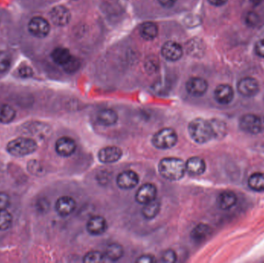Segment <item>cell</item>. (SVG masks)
<instances>
[{
	"label": "cell",
	"instance_id": "obj_1",
	"mask_svg": "<svg viewBox=\"0 0 264 263\" xmlns=\"http://www.w3.org/2000/svg\"><path fill=\"white\" fill-rule=\"evenodd\" d=\"M158 172L162 178L169 181H179L186 172L185 163L180 158H164L158 164Z\"/></svg>",
	"mask_w": 264,
	"mask_h": 263
},
{
	"label": "cell",
	"instance_id": "obj_2",
	"mask_svg": "<svg viewBox=\"0 0 264 263\" xmlns=\"http://www.w3.org/2000/svg\"><path fill=\"white\" fill-rule=\"evenodd\" d=\"M188 134L196 143L203 145L214 139L210 121L203 118L193 119L188 126Z\"/></svg>",
	"mask_w": 264,
	"mask_h": 263
},
{
	"label": "cell",
	"instance_id": "obj_3",
	"mask_svg": "<svg viewBox=\"0 0 264 263\" xmlns=\"http://www.w3.org/2000/svg\"><path fill=\"white\" fill-rule=\"evenodd\" d=\"M37 143L34 139L28 137H19L10 140L7 144V151L12 156H27L34 153L37 150Z\"/></svg>",
	"mask_w": 264,
	"mask_h": 263
},
{
	"label": "cell",
	"instance_id": "obj_4",
	"mask_svg": "<svg viewBox=\"0 0 264 263\" xmlns=\"http://www.w3.org/2000/svg\"><path fill=\"white\" fill-rule=\"evenodd\" d=\"M178 142V134L173 128H164L154 134L152 145L158 149H170L176 146Z\"/></svg>",
	"mask_w": 264,
	"mask_h": 263
},
{
	"label": "cell",
	"instance_id": "obj_5",
	"mask_svg": "<svg viewBox=\"0 0 264 263\" xmlns=\"http://www.w3.org/2000/svg\"><path fill=\"white\" fill-rule=\"evenodd\" d=\"M239 126L244 132L253 135L260 134L264 129L262 119L253 114H244L239 119Z\"/></svg>",
	"mask_w": 264,
	"mask_h": 263
},
{
	"label": "cell",
	"instance_id": "obj_6",
	"mask_svg": "<svg viewBox=\"0 0 264 263\" xmlns=\"http://www.w3.org/2000/svg\"><path fill=\"white\" fill-rule=\"evenodd\" d=\"M28 29L33 36L37 38H44L49 34L51 26L44 18L35 16L29 22Z\"/></svg>",
	"mask_w": 264,
	"mask_h": 263
},
{
	"label": "cell",
	"instance_id": "obj_7",
	"mask_svg": "<svg viewBox=\"0 0 264 263\" xmlns=\"http://www.w3.org/2000/svg\"><path fill=\"white\" fill-rule=\"evenodd\" d=\"M236 88L239 94L244 98H253L259 92V83L252 77H246L239 80Z\"/></svg>",
	"mask_w": 264,
	"mask_h": 263
},
{
	"label": "cell",
	"instance_id": "obj_8",
	"mask_svg": "<svg viewBox=\"0 0 264 263\" xmlns=\"http://www.w3.org/2000/svg\"><path fill=\"white\" fill-rule=\"evenodd\" d=\"M116 181H117V186L122 189H132L138 185L139 182V176L134 171H124L117 175Z\"/></svg>",
	"mask_w": 264,
	"mask_h": 263
},
{
	"label": "cell",
	"instance_id": "obj_9",
	"mask_svg": "<svg viewBox=\"0 0 264 263\" xmlns=\"http://www.w3.org/2000/svg\"><path fill=\"white\" fill-rule=\"evenodd\" d=\"M157 193L158 191L155 184L152 183H146L138 188L135 194V200L141 205H145L157 199Z\"/></svg>",
	"mask_w": 264,
	"mask_h": 263
},
{
	"label": "cell",
	"instance_id": "obj_10",
	"mask_svg": "<svg viewBox=\"0 0 264 263\" xmlns=\"http://www.w3.org/2000/svg\"><path fill=\"white\" fill-rule=\"evenodd\" d=\"M77 149L76 142L70 137H61L56 141L55 150L60 156H71Z\"/></svg>",
	"mask_w": 264,
	"mask_h": 263
},
{
	"label": "cell",
	"instance_id": "obj_11",
	"mask_svg": "<svg viewBox=\"0 0 264 263\" xmlns=\"http://www.w3.org/2000/svg\"><path fill=\"white\" fill-rule=\"evenodd\" d=\"M122 149L117 146H108L102 148L98 152V159L105 164L117 162L122 158Z\"/></svg>",
	"mask_w": 264,
	"mask_h": 263
},
{
	"label": "cell",
	"instance_id": "obj_12",
	"mask_svg": "<svg viewBox=\"0 0 264 263\" xmlns=\"http://www.w3.org/2000/svg\"><path fill=\"white\" fill-rule=\"evenodd\" d=\"M207 90V81L203 78L194 77L187 81L186 90L191 96L196 97V98L203 96Z\"/></svg>",
	"mask_w": 264,
	"mask_h": 263
},
{
	"label": "cell",
	"instance_id": "obj_13",
	"mask_svg": "<svg viewBox=\"0 0 264 263\" xmlns=\"http://www.w3.org/2000/svg\"><path fill=\"white\" fill-rule=\"evenodd\" d=\"M214 98L219 104L227 105L234 98V90L229 84H220L214 90Z\"/></svg>",
	"mask_w": 264,
	"mask_h": 263
},
{
	"label": "cell",
	"instance_id": "obj_14",
	"mask_svg": "<svg viewBox=\"0 0 264 263\" xmlns=\"http://www.w3.org/2000/svg\"><path fill=\"white\" fill-rule=\"evenodd\" d=\"M87 231L92 235H101L106 232L108 223L106 219L101 216H94L87 221Z\"/></svg>",
	"mask_w": 264,
	"mask_h": 263
},
{
	"label": "cell",
	"instance_id": "obj_15",
	"mask_svg": "<svg viewBox=\"0 0 264 263\" xmlns=\"http://www.w3.org/2000/svg\"><path fill=\"white\" fill-rule=\"evenodd\" d=\"M76 201L70 196H62L57 199L55 204L57 212L62 217L70 216L76 208Z\"/></svg>",
	"mask_w": 264,
	"mask_h": 263
},
{
	"label": "cell",
	"instance_id": "obj_16",
	"mask_svg": "<svg viewBox=\"0 0 264 263\" xmlns=\"http://www.w3.org/2000/svg\"><path fill=\"white\" fill-rule=\"evenodd\" d=\"M50 16L52 22L58 27L67 26L70 22V18H71L68 9L63 6H57L54 7L50 13Z\"/></svg>",
	"mask_w": 264,
	"mask_h": 263
},
{
	"label": "cell",
	"instance_id": "obj_17",
	"mask_svg": "<svg viewBox=\"0 0 264 263\" xmlns=\"http://www.w3.org/2000/svg\"><path fill=\"white\" fill-rule=\"evenodd\" d=\"M182 46L174 41H169L163 45L161 48V54L164 58L170 61H177L182 57Z\"/></svg>",
	"mask_w": 264,
	"mask_h": 263
},
{
	"label": "cell",
	"instance_id": "obj_18",
	"mask_svg": "<svg viewBox=\"0 0 264 263\" xmlns=\"http://www.w3.org/2000/svg\"><path fill=\"white\" fill-rule=\"evenodd\" d=\"M186 172L193 176L201 175L206 172V164L200 157H191L185 163Z\"/></svg>",
	"mask_w": 264,
	"mask_h": 263
},
{
	"label": "cell",
	"instance_id": "obj_19",
	"mask_svg": "<svg viewBox=\"0 0 264 263\" xmlns=\"http://www.w3.org/2000/svg\"><path fill=\"white\" fill-rule=\"evenodd\" d=\"M97 121L102 126L111 127L117 123L118 115L112 109H102L97 114Z\"/></svg>",
	"mask_w": 264,
	"mask_h": 263
},
{
	"label": "cell",
	"instance_id": "obj_20",
	"mask_svg": "<svg viewBox=\"0 0 264 263\" xmlns=\"http://www.w3.org/2000/svg\"><path fill=\"white\" fill-rule=\"evenodd\" d=\"M212 234V229L207 224L200 223L195 226L191 232V238L195 243H201L206 241Z\"/></svg>",
	"mask_w": 264,
	"mask_h": 263
},
{
	"label": "cell",
	"instance_id": "obj_21",
	"mask_svg": "<svg viewBox=\"0 0 264 263\" xmlns=\"http://www.w3.org/2000/svg\"><path fill=\"white\" fill-rule=\"evenodd\" d=\"M237 196L232 191H224L219 195L217 204L222 210H229L237 203Z\"/></svg>",
	"mask_w": 264,
	"mask_h": 263
},
{
	"label": "cell",
	"instance_id": "obj_22",
	"mask_svg": "<svg viewBox=\"0 0 264 263\" xmlns=\"http://www.w3.org/2000/svg\"><path fill=\"white\" fill-rule=\"evenodd\" d=\"M160 209H161V202L158 199H155L152 202L145 204L144 207L141 210V214L145 219L151 220L158 216Z\"/></svg>",
	"mask_w": 264,
	"mask_h": 263
},
{
	"label": "cell",
	"instance_id": "obj_23",
	"mask_svg": "<svg viewBox=\"0 0 264 263\" xmlns=\"http://www.w3.org/2000/svg\"><path fill=\"white\" fill-rule=\"evenodd\" d=\"M124 255V249L120 244L111 243L108 245L105 252V258L111 261L120 260Z\"/></svg>",
	"mask_w": 264,
	"mask_h": 263
},
{
	"label": "cell",
	"instance_id": "obj_24",
	"mask_svg": "<svg viewBox=\"0 0 264 263\" xmlns=\"http://www.w3.org/2000/svg\"><path fill=\"white\" fill-rule=\"evenodd\" d=\"M140 35L146 40H152L158 35V27L152 22H144L140 27Z\"/></svg>",
	"mask_w": 264,
	"mask_h": 263
},
{
	"label": "cell",
	"instance_id": "obj_25",
	"mask_svg": "<svg viewBox=\"0 0 264 263\" xmlns=\"http://www.w3.org/2000/svg\"><path fill=\"white\" fill-rule=\"evenodd\" d=\"M248 186L250 189L255 192L264 191V174L255 172L248 178Z\"/></svg>",
	"mask_w": 264,
	"mask_h": 263
},
{
	"label": "cell",
	"instance_id": "obj_26",
	"mask_svg": "<svg viewBox=\"0 0 264 263\" xmlns=\"http://www.w3.org/2000/svg\"><path fill=\"white\" fill-rule=\"evenodd\" d=\"M53 60L57 64L63 66L65 63H67L68 60L71 58V54L68 50L64 47H57L53 51L51 54Z\"/></svg>",
	"mask_w": 264,
	"mask_h": 263
},
{
	"label": "cell",
	"instance_id": "obj_27",
	"mask_svg": "<svg viewBox=\"0 0 264 263\" xmlns=\"http://www.w3.org/2000/svg\"><path fill=\"white\" fill-rule=\"evenodd\" d=\"M16 110L8 104L0 105V123L10 124L16 117Z\"/></svg>",
	"mask_w": 264,
	"mask_h": 263
},
{
	"label": "cell",
	"instance_id": "obj_28",
	"mask_svg": "<svg viewBox=\"0 0 264 263\" xmlns=\"http://www.w3.org/2000/svg\"><path fill=\"white\" fill-rule=\"evenodd\" d=\"M213 130L214 139H222L226 135L227 127L223 121L212 119L210 121Z\"/></svg>",
	"mask_w": 264,
	"mask_h": 263
},
{
	"label": "cell",
	"instance_id": "obj_29",
	"mask_svg": "<svg viewBox=\"0 0 264 263\" xmlns=\"http://www.w3.org/2000/svg\"><path fill=\"white\" fill-rule=\"evenodd\" d=\"M188 46V52L191 55L195 56V57H201L204 54L205 45L201 40L193 39V40H190Z\"/></svg>",
	"mask_w": 264,
	"mask_h": 263
},
{
	"label": "cell",
	"instance_id": "obj_30",
	"mask_svg": "<svg viewBox=\"0 0 264 263\" xmlns=\"http://www.w3.org/2000/svg\"><path fill=\"white\" fill-rule=\"evenodd\" d=\"M13 225V216L7 209H0V231L8 230Z\"/></svg>",
	"mask_w": 264,
	"mask_h": 263
},
{
	"label": "cell",
	"instance_id": "obj_31",
	"mask_svg": "<svg viewBox=\"0 0 264 263\" xmlns=\"http://www.w3.org/2000/svg\"><path fill=\"white\" fill-rule=\"evenodd\" d=\"M11 56L7 51H0V74L9 70L11 66Z\"/></svg>",
	"mask_w": 264,
	"mask_h": 263
},
{
	"label": "cell",
	"instance_id": "obj_32",
	"mask_svg": "<svg viewBox=\"0 0 264 263\" xmlns=\"http://www.w3.org/2000/svg\"><path fill=\"white\" fill-rule=\"evenodd\" d=\"M105 254L98 251H91L84 255L83 261L85 263H98L105 261Z\"/></svg>",
	"mask_w": 264,
	"mask_h": 263
},
{
	"label": "cell",
	"instance_id": "obj_33",
	"mask_svg": "<svg viewBox=\"0 0 264 263\" xmlns=\"http://www.w3.org/2000/svg\"><path fill=\"white\" fill-rule=\"evenodd\" d=\"M244 22L247 27H250V28H256L259 26L260 19H259V16L257 13L250 11L245 15Z\"/></svg>",
	"mask_w": 264,
	"mask_h": 263
},
{
	"label": "cell",
	"instance_id": "obj_34",
	"mask_svg": "<svg viewBox=\"0 0 264 263\" xmlns=\"http://www.w3.org/2000/svg\"><path fill=\"white\" fill-rule=\"evenodd\" d=\"M80 66H81V62L78 58L72 56L71 58L68 60L67 63L63 65V67L66 72L72 74V73L76 72L79 69Z\"/></svg>",
	"mask_w": 264,
	"mask_h": 263
},
{
	"label": "cell",
	"instance_id": "obj_35",
	"mask_svg": "<svg viewBox=\"0 0 264 263\" xmlns=\"http://www.w3.org/2000/svg\"><path fill=\"white\" fill-rule=\"evenodd\" d=\"M161 260L164 262L173 263L176 262L177 260V255L176 252L173 249H168V250L164 251L161 255Z\"/></svg>",
	"mask_w": 264,
	"mask_h": 263
},
{
	"label": "cell",
	"instance_id": "obj_36",
	"mask_svg": "<svg viewBox=\"0 0 264 263\" xmlns=\"http://www.w3.org/2000/svg\"><path fill=\"white\" fill-rule=\"evenodd\" d=\"M27 169H28L29 172L33 175H39L40 172H42L40 164H38V162L36 161H29Z\"/></svg>",
	"mask_w": 264,
	"mask_h": 263
},
{
	"label": "cell",
	"instance_id": "obj_37",
	"mask_svg": "<svg viewBox=\"0 0 264 263\" xmlns=\"http://www.w3.org/2000/svg\"><path fill=\"white\" fill-rule=\"evenodd\" d=\"M10 205V196L7 193L0 192V209H7Z\"/></svg>",
	"mask_w": 264,
	"mask_h": 263
},
{
	"label": "cell",
	"instance_id": "obj_38",
	"mask_svg": "<svg viewBox=\"0 0 264 263\" xmlns=\"http://www.w3.org/2000/svg\"><path fill=\"white\" fill-rule=\"evenodd\" d=\"M34 74V70L30 66L23 65L19 69V75L22 78H31Z\"/></svg>",
	"mask_w": 264,
	"mask_h": 263
},
{
	"label": "cell",
	"instance_id": "obj_39",
	"mask_svg": "<svg viewBox=\"0 0 264 263\" xmlns=\"http://www.w3.org/2000/svg\"><path fill=\"white\" fill-rule=\"evenodd\" d=\"M254 51L258 57L264 58V39L256 42L254 46Z\"/></svg>",
	"mask_w": 264,
	"mask_h": 263
},
{
	"label": "cell",
	"instance_id": "obj_40",
	"mask_svg": "<svg viewBox=\"0 0 264 263\" xmlns=\"http://www.w3.org/2000/svg\"><path fill=\"white\" fill-rule=\"evenodd\" d=\"M136 261L139 263H153L156 261V258L151 254H145V255L138 257Z\"/></svg>",
	"mask_w": 264,
	"mask_h": 263
},
{
	"label": "cell",
	"instance_id": "obj_41",
	"mask_svg": "<svg viewBox=\"0 0 264 263\" xmlns=\"http://www.w3.org/2000/svg\"><path fill=\"white\" fill-rule=\"evenodd\" d=\"M158 1L162 7L171 8L176 4L177 0H158Z\"/></svg>",
	"mask_w": 264,
	"mask_h": 263
},
{
	"label": "cell",
	"instance_id": "obj_42",
	"mask_svg": "<svg viewBox=\"0 0 264 263\" xmlns=\"http://www.w3.org/2000/svg\"><path fill=\"white\" fill-rule=\"evenodd\" d=\"M208 1L211 5L217 7H222L228 2V0H208Z\"/></svg>",
	"mask_w": 264,
	"mask_h": 263
}]
</instances>
